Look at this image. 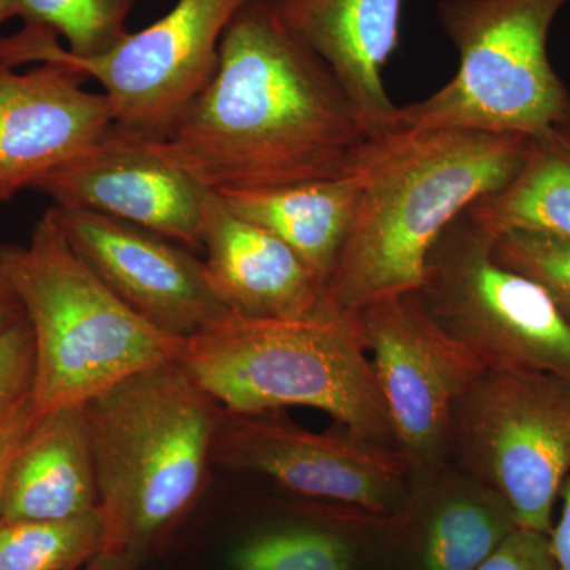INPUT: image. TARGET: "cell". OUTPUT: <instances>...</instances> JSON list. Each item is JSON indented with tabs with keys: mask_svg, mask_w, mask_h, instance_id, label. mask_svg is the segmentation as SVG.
Instances as JSON below:
<instances>
[{
	"mask_svg": "<svg viewBox=\"0 0 570 570\" xmlns=\"http://www.w3.org/2000/svg\"><path fill=\"white\" fill-rule=\"evenodd\" d=\"M17 17V3L14 0H0V24L10 18Z\"/></svg>",
	"mask_w": 570,
	"mask_h": 570,
	"instance_id": "obj_31",
	"label": "cell"
},
{
	"mask_svg": "<svg viewBox=\"0 0 570 570\" xmlns=\"http://www.w3.org/2000/svg\"><path fill=\"white\" fill-rule=\"evenodd\" d=\"M494 239L460 214L428 255L423 306L485 370L570 379V322L538 283L499 264Z\"/></svg>",
	"mask_w": 570,
	"mask_h": 570,
	"instance_id": "obj_9",
	"label": "cell"
},
{
	"mask_svg": "<svg viewBox=\"0 0 570 570\" xmlns=\"http://www.w3.org/2000/svg\"><path fill=\"white\" fill-rule=\"evenodd\" d=\"M37 415H39V409L33 395L26 396L6 414L0 415V508H2L3 490L9 478L11 461L17 455L22 439L36 422Z\"/></svg>",
	"mask_w": 570,
	"mask_h": 570,
	"instance_id": "obj_27",
	"label": "cell"
},
{
	"mask_svg": "<svg viewBox=\"0 0 570 570\" xmlns=\"http://www.w3.org/2000/svg\"><path fill=\"white\" fill-rule=\"evenodd\" d=\"M176 360L225 411L318 409L344 433L397 450L355 314L275 321L227 313L184 340Z\"/></svg>",
	"mask_w": 570,
	"mask_h": 570,
	"instance_id": "obj_4",
	"label": "cell"
},
{
	"mask_svg": "<svg viewBox=\"0 0 570 570\" xmlns=\"http://www.w3.org/2000/svg\"><path fill=\"white\" fill-rule=\"evenodd\" d=\"M366 140L330 67L268 0H250L225 29L212 81L164 141L149 142L219 194L341 178Z\"/></svg>",
	"mask_w": 570,
	"mask_h": 570,
	"instance_id": "obj_1",
	"label": "cell"
},
{
	"mask_svg": "<svg viewBox=\"0 0 570 570\" xmlns=\"http://www.w3.org/2000/svg\"><path fill=\"white\" fill-rule=\"evenodd\" d=\"M389 532L396 570H478L519 528L508 502L460 471L434 472Z\"/></svg>",
	"mask_w": 570,
	"mask_h": 570,
	"instance_id": "obj_17",
	"label": "cell"
},
{
	"mask_svg": "<svg viewBox=\"0 0 570 570\" xmlns=\"http://www.w3.org/2000/svg\"><path fill=\"white\" fill-rule=\"evenodd\" d=\"M107 549L134 562L197 504L223 407L178 360L85 404Z\"/></svg>",
	"mask_w": 570,
	"mask_h": 570,
	"instance_id": "obj_3",
	"label": "cell"
},
{
	"mask_svg": "<svg viewBox=\"0 0 570 570\" xmlns=\"http://www.w3.org/2000/svg\"><path fill=\"white\" fill-rule=\"evenodd\" d=\"M36 346L28 318L22 317L0 336V415L32 395Z\"/></svg>",
	"mask_w": 570,
	"mask_h": 570,
	"instance_id": "obj_25",
	"label": "cell"
},
{
	"mask_svg": "<svg viewBox=\"0 0 570 570\" xmlns=\"http://www.w3.org/2000/svg\"><path fill=\"white\" fill-rule=\"evenodd\" d=\"M217 195L228 209L291 247L328 287L354 225L362 183L347 174L275 189L225 190Z\"/></svg>",
	"mask_w": 570,
	"mask_h": 570,
	"instance_id": "obj_19",
	"label": "cell"
},
{
	"mask_svg": "<svg viewBox=\"0 0 570 570\" xmlns=\"http://www.w3.org/2000/svg\"><path fill=\"white\" fill-rule=\"evenodd\" d=\"M450 455L508 502L519 528L549 534L570 474V379L483 370L453 407Z\"/></svg>",
	"mask_w": 570,
	"mask_h": 570,
	"instance_id": "obj_8",
	"label": "cell"
},
{
	"mask_svg": "<svg viewBox=\"0 0 570 570\" xmlns=\"http://www.w3.org/2000/svg\"><path fill=\"white\" fill-rule=\"evenodd\" d=\"M134 564L135 562L129 558L111 553V551H102L99 557L77 570H132Z\"/></svg>",
	"mask_w": 570,
	"mask_h": 570,
	"instance_id": "obj_30",
	"label": "cell"
},
{
	"mask_svg": "<svg viewBox=\"0 0 570 570\" xmlns=\"http://www.w3.org/2000/svg\"><path fill=\"white\" fill-rule=\"evenodd\" d=\"M99 509L85 404L39 412L11 461L2 520H69Z\"/></svg>",
	"mask_w": 570,
	"mask_h": 570,
	"instance_id": "obj_18",
	"label": "cell"
},
{
	"mask_svg": "<svg viewBox=\"0 0 570 570\" xmlns=\"http://www.w3.org/2000/svg\"><path fill=\"white\" fill-rule=\"evenodd\" d=\"M202 250L209 285L230 313L302 321L337 309L324 281L291 247L214 193L205 202Z\"/></svg>",
	"mask_w": 570,
	"mask_h": 570,
	"instance_id": "obj_15",
	"label": "cell"
},
{
	"mask_svg": "<svg viewBox=\"0 0 570 570\" xmlns=\"http://www.w3.org/2000/svg\"><path fill=\"white\" fill-rule=\"evenodd\" d=\"M32 189L55 206L104 214L149 228L202 253V225L212 190L140 140L111 129Z\"/></svg>",
	"mask_w": 570,
	"mask_h": 570,
	"instance_id": "obj_13",
	"label": "cell"
},
{
	"mask_svg": "<svg viewBox=\"0 0 570 570\" xmlns=\"http://www.w3.org/2000/svg\"><path fill=\"white\" fill-rule=\"evenodd\" d=\"M24 317L20 302L11 294L6 285L0 284V336L9 332L11 326L17 325Z\"/></svg>",
	"mask_w": 570,
	"mask_h": 570,
	"instance_id": "obj_29",
	"label": "cell"
},
{
	"mask_svg": "<svg viewBox=\"0 0 570 570\" xmlns=\"http://www.w3.org/2000/svg\"><path fill=\"white\" fill-rule=\"evenodd\" d=\"M397 452L415 478L444 469L459 397L485 367L428 314L419 292L355 313Z\"/></svg>",
	"mask_w": 570,
	"mask_h": 570,
	"instance_id": "obj_11",
	"label": "cell"
},
{
	"mask_svg": "<svg viewBox=\"0 0 570 570\" xmlns=\"http://www.w3.org/2000/svg\"><path fill=\"white\" fill-rule=\"evenodd\" d=\"M24 28L62 37L75 58H96L127 36V18L137 0H14Z\"/></svg>",
	"mask_w": 570,
	"mask_h": 570,
	"instance_id": "obj_23",
	"label": "cell"
},
{
	"mask_svg": "<svg viewBox=\"0 0 570 570\" xmlns=\"http://www.w3.org/2000/svg\"><path fill=\"white\" fill-rule=\"evenodd\" d=\"M570 0H439L455 77L400 107L396 130L519 135L570 157V91L551 66V26Z\"/></svg>",
	"mask_w": 570,
	"mask_h": 570,
	"instance_id": "obj_6",
	"label": "cell"
},
{
	"mask_svg": "<svg viewBox=\"0 0 570 570\" xmlns=\"http://www.w3.org/2000/svg\"><path fill=\"white\" fill-rule=\"evenodd\" d=\"M105 549L99 509L69 520L0 519V570H77Z\"/></svg>",
	"mask_w": 570,
	"mask_h": 570,
	"instance_id": "obj_22",
	"label": "cell"
},
{
	"mask_svg": "<svg viewBox=\"0 0 570 570\" xmlns=\"http://www.w3.org/2000/svg\"><path fill=\"white\" fill-rule=\"evenodd\" d=\"M387 528L340 519L255 532L232 554L234 570H371L363 535Z\"/></svg>",
	"mask_w": 570,
	"mask_h": 570,
	"instance_id": "obj_21",
	"label": "cell"
},
{
	"mask_svg": "<svg viewBox=\"0 0 570 570\" xmlns=\"http://www.w3.org/2000/svg\"><path fill=\"white\" fill-rule=\"evenodd\" d=\"M531 140L478 130H395L367 138L348 174L362 183L330 302L355 314L419 291L428 255L460 214L517 175Z\"/></svg>",
	"mask_w": 570,
	"mask_h": 570,
	"instance_id": "obj_2",
	"label": "cell"
},
{
	"mask_svg": "<svg viewBox=\"0 0 570 570\" xmlns=\"http://www.w3.org/2000/svg\"><path fill=\"white\" fill-rule=\"evenodd\" d=\"M51 208L85 264L160 332L187 340L230 313L214 294L204 261L189 247L104 214Z\"/></svg>",
	"mask_w": 570,
	"mask_h": 570,
	"instance_id": "obj_12",
	"label": "cell"
},
{
	"mask_svg": "<svg viewBox=\"0 0 570 570\" xmlns=\"http://www.w3.org/2000/svg\"><path fill=\"white\" fill-rule=\"evenodd\" d=\"M0 284L31 325L39 412L89 403L181 351L184 340L148 324L85 264L52 208L28 245H0Z\"/></svg>",
	"mask_w": 570,
	"mask_h": 570,
	"instance_id": "obj_5",
	"label": "cell"
},
{
	"mask_svg": "<svg viewBox=\"0 0 570 570\" xmlns=\"http://www.w3.org/2000/svg\"><path fill=\"white\" fill-rule=\"evenodd\" d=\"M466 214L494 236L532 230L570 242V157L531 141L517 175L497 193L474 202Z\"/></svg>",
	"mask_w": 570,
	"mask_h": 570,
	"instance_id": "obj_20",
	"label": "cell"
},
{
	"mask_svg": "<svg viewBox=\"0 0 570 570\" xmlns=\"http://www.w3.org/2000/svg\"><path fill=\"white\" fill-rule=\"evenodd\" d=\"M296 39L330 67L367 138L395 132L397 110L384 67L400 45L404 0H268Z\"/></svg>",
	"mask_w": 570,
	"mask_h": 570,
	"instance_id": "obj_16",
	"label": "cell"
},
{
	"mask_svg": "<svg viewBox=\"0 0 570 570\" xmlns=\"http://www.w3.org/2000/svg\"><path fill=\"white\" fill-rule=\"evenodd\" d=\"M494 258L538 283L570 322V242L532 230H508L497 236Z\"/></svg>",
	"mask_w": 570,
	"mask_h": 570,
	"instance_id": "obj_24",
	"label": "cell"
},
{
	"mask_svg": "<svg viewBox=\"0 0 570 570\" xmlns=\"http://www.w3.org/2000/svg\"><path fill=\"white\" fill-rule=\"evenodd\" d=\"M213 464L272 479L298 497L332 508V515L395 528L417 482L395 449L367 444L351 434H321L223 409Z\"/></svg>",
	"mask_w": 570,
	"mask_h": 570,
	"instance_id": "obj_10",
	"label": "cell"
},
{
	"mask_svg": "<svg viewBox=\"0 0 570 570\" xmlns=\"http://www.w3.org/2000/svg\"><path fill=\"white\" fill-rule=\"evenodd\" d=\"M86 80L62 62L20 73L0 61V205L32 189L111 129L110 100L86 91Z\"/></svg>",
	"mask_w": 570,
	"mask_h": 570,
	"instance_id": "obj_14",
	"label": "cell"
},
{
	"mask_svg": "<svg viewBox=\"0 0 570 570\" xmlns=\"http://www.w3.org/2000/svg\"><path fill=\"white\" fill-rule=\"evenodd\" d=\"M478 570H560L549 534L517 528Z\"/></svg>",
	"mask_w": 570,
	"mask_h": 570,
	"instance_id": "obj_26",
	"label": "cell"
},
{
	"mask_svg": "<svg viewBox=\"0 0 570 570\" xmlns=\"http://www.w3.org/2000/svg\"><path fill=\"white\" fill-rule=\"evenodd\" d=\"M558 502H560V512L549 532L550 549L558 569L570 570V474L562 485Z\"/></svg>",
	"mask_w": 570,
	"mask_h": 570,
	"instance_id": "obj_28",
	"label": "cell"
},
{
	"mask_svg": "<svg viewBox=\"0 0 570 570\" xmlns=\"http://www.w3.org/2000/svg\"><path fill=\"white\" fill-rule=\"evenodd\" d=\"M247 2L178 0L160 20L96 58H75L52 33L22 28L0 37V61L13 67L67 63L102 86L115 129L140 140L164 141L212 81L225 29Z\"/></svg>",
	"mask_w": 570,
	"mask_h": 570,
	"instance_id": "obj_7",
	"label": "cell"
}]
</instances>
